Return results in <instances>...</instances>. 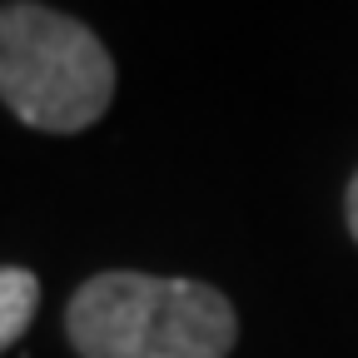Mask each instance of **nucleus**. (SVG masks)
<instances>
[{"instance_id":"1","label":"nucleus","mask_w":358,"mask_h":358,"mask_svg":"<svg viewBox=\"0 0 358 358\" xmlns=\"http://www.w3.org/2000/svg\"><path fill=\"white\" fill-rule=\"evenodd\" d=\"M65 334L80 358H229L234 303L199 279L115 268L75 289Z\"/></svg>"},{"instance_id":"2","label":"nucleus","mask_w":358,"mask_h":358,"mask_svg":"<svg viewBox=\"0 0 358 358\" xmlns=\"http://www.w3.org/2000/svg\"><path fill=\"white\" fill-rule=\"evenodd\" d=\"M0 100L45 134L90 129L115 100V60L80 20L15 0L0 6Z\"/></svg>"},{"instance_id":"4","label":"nucleus","mask_w":358,"mask_h":358,"mask_svg":"<svg viewBox=\"0 0 358 358\" xmlns=\"http://www.w3.org/2000/svg\"><path fill=\"white\" fill-rule=\"evenodd\" d=\"M348 229L358 239V174H353V185H348Z\"/></svg>"},{"instance_id":"3","label":"nucleus","mask_w":358,"mask_h":358,"mask_svg":"<svg viewBox=\"0 0 358 358\" xmlns=\"http://www.w3.org/2000/svg\"><path fill=\"white\" fill-rule=\"evenodd\" d=\"M40 308V279L30 274V268H0V353H6L35 319Z\"/></svg>"}]
</instances>
